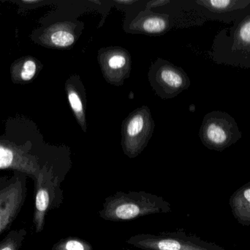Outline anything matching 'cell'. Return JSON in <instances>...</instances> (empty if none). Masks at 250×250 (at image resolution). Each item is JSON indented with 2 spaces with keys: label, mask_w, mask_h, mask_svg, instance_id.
<instances>
[{
  "label": "cell",
  "mask_w": 250,
  "mask_h": 250,
  "mask_svg": "<svg viewBox=\"0 0 250 250\" xmlns=\"http://www.w3.org/2000/svg\"><path fill=\"white\" fill-rule=\"evenodd\" d=\"M115 2L119 4H130L135 2V0H116Z\"/></svg>",
  "instance_id": "cell-20"
},
{
  "label": "cell",
  "mask_w": 250,
  "mask_h": 250,
  "mask_svg": "<svg viewBox=\"0 0 250 250\" xmlns=\"http://www.w3.org/2000/svg\"><path fill=\"white\" fill-rule=\"evenodd\" d=\"M52 167L44 166L35 181V212L33 223L35 232L40 233L45 226V216L50 209L57 208L62 202V181Z\"/></svg>",
  "instance_id": "cell-3"
},
{
  "label": "cell",
  "mask_w": 250,
  "mask_h": 250,
  "mask_svg": "<svg viewBox=\"0 0 250 250\" xmlns=\"http://www.w3.org/2000/svg\"><path fill=\"white\" fill-rule=\"evenodd\" d=\"M44 37L50 45L57 48L71 46L76 39L73 25L70 23L53 25L48 28Z\"/></svg>",
  "instance_id": "cell-13"
},
{
  "label": "cell",
  "mask_w": 250,
  "mask_h": 250,
  "mask_svg": "<svg viewBox=\"0 0 250 250\" xmlns=\"http://www.w3.org/2000/svg\"><path fill=\"white\" fill-rule=\"evenodd\" d=\"M239 131L234 120L223 113L206 116L201 129L203 143L214 151H222L239 139Z\"/></svg>",
  "instance_id": "cell-6"
},
{
  "label": "cell",
  "mask_w": 250,
  "mask_h": 250,
  "mask_svg": "<svg viewBox=\"0 0 250 250\" xmlns=\"http://www.w3.org/2000/svg\"><path fill=\"white\" fill-rule=\"evenodd\" d=\"M171 211V205L162 197L144 191H118L105 198L98 215L106 221L127 222Z\"/></svg>",
  "instance_id": "cell-1"
},
{
  "label": "cell",
  "mask_w": 250,
  "mask_h": 250,
  "mask_svg": "<svg viewBox=\"0 0 250 250\" xmlns=\"http://www.w3.org/2000/svg\"><path fill=\"white\" fill-rule=\"evenodd\" d=\"M65 89L72 111L83 132H86V94L80 78L72 76L66 82Z\"/></svg>",
  "instance_id": "cell-10"
},
{
  "label": "cell",
  "mask_w": 250,
  "mask_h": 250,
  "mask_svg": "<svg viewBox=\"0 0 250 250\" xmlns=\"http://www.w3.org/2000/svg\"><path fill=\"white\" fill-rule=\"evenodd\" d=\"M23 2L27 3V4H35V3L39 2V1H36V0H28V1H23Z\"/></svg>",
  "instance_id": "cell-21"
},
{
  "label": "cell",
  "mask_w": 250,
  "mask_h": 250,
  "mask_svg": "<svg viewBox=\"0 0 250 250\" xmlns=\"http://www.w3.org/2000/svg\"><path fill=\"white\" fill-rule=\"evenodd\" d=\"M198 4L214 12L232 11L235 9L246 7L250 4V1H231V0H211V1H200Z\"/></svg>",
  "instance_id": "cell-14"
},
{
  "label": "cell",
  "mask_w": 250,
  "mask_h": 250,
  "mask_svg": "<svg viewBox=\"0 0 250 250\" xmlns=\"http://www.w3.org/2000/svg\"><path fill=\"white\" fill-rule=\"evenodd\" d=\"M52 250H93V248L84 239L70 236L59 241L53 246Z\"/></svg>",
  "instance_id": "cell-15"
},
{
  "label": "cell",
  "mask_w": 250,
  "mask_h": 250,
  "mask_svg": "<svg viewBox=\"0 0 250 250\" xmlns=\"http://www.w3.org/2000/svg\"><path fill=\"white\" fill-rule=\"evenodd\" d=\"M37 64L35 60L28 59L22 63L19 71V77L23 82H29L36 74Z\"/></svg>",
  "instance_id": "cell-17"
},
{
  "label": "cell",
  "mask_w": 250,
  "mask_h": 250,
  "mask_svg": "<svg viewBox=\"0 0 250 250\" xmlns=\"http://www.w3.org/2000/svg\"><path fill=\"white\" fill-rule=\"evenodd\" d=\"M229 205L236 221L242 226H250V182L233 192Z\"/></svg>",
  "instance_id": "cell-12"
},
{
  "label": "cell",
  "mask_w": 250,
  "mask_h": 250,
  "mask_svg": "<svg viewBox=\"0 0 250 250\" xmlns=\"http://www.w3.org/2000/svg\"><path fill=\"white\" fill-rule=\"evenodd\" d=\"M154 127L149 109L146 106L130 113L122 127V146L125 155L130 159L139 156L148 145Z\"/></svg>",
  "instance_id": "cell-4"
},
{
  "label": "cell",
  "mask_w": 250,
  "mask_h": 250,
  "mask_svg": "<svg viewBox=\"0 0 250 250\" xmlns=\"http://www.w3.org/2000/svg\"><path fill=\"white\" fill-rule=\"evenodd\" d=\"M169 1H164V0H160V1H151L147 3V8L150 9L152 7H158V6L164 5V4L168 3Z\"/></svg>",
  "instance_id": "cell-19"
},
{
  "label": "cell",
  "mask_w": 250,
  "mask_h": 250,
  "mask_svg": "<svg viewBox=\"0 0 250 250\" xmlns=\"http://www.w3.org/2000/svg\"><path fill=\"white\" fill-rule=\"evenodd\" d=\"M169 26L168 16L155 13H141L132 21L130 25L132 31L149 35H159L167 30Z\"/></svg>",
  "instance_id": "cell-11"
},
{
  "label": "cell",
  "mask_w": 250,
  "mask_h": 250,
  "mask_svg": "<svg viewBox=\"0 0 250 250\" xmlns=\"http://www.w3.org/2000/svg\"><path fill=\"white\" fill-rule=\"evenodd\" d=\"M26 235V231L25 229L10 232L0 242V250H20Z\"/></svg>",
  "instance_id": "cell-16"
},
{
  "label": "cell",
  "mask_w": 250,
  "mask_h": 250,
  "mask_svg": "<svg viewBox=\"0 0 250 250\" xmlns=\"http://www.w3.org/2000/svg\"><path fill=\"white\" fill-rule=\"evenodd\" d=\"M126 242L142 250H225L216 244L187 234L183 230L159 235L142 233L131 236Z\"/></svg>",
  "instance_id": "cell-2"
},
{
  "label": "cell",
  "mask_w": 250,
  "mask_h": 250,
  "mask_svg": "<svg viewBox=\"0 0 250 250\" xmlns=\"http://www.w3.org/2000/svg\"><path fill=\"white\" fill-rule=\"evenodd\" d=\"M236 41L242 46H250V18L247 19L239 27L236 33Z\"/></svg>",
  "instance_id": "cell-18"
},
{
  "label": "cell",
  "mask_w": 250,
  "mask_h": 250,
  "mask_svg": "<svg viewBox=\"0 0 250 250\" xmlns=\"http://www.w3.org/2000/svg\"><path fill=\"white\" fill-rule=\"evenodd\" d=\"M98 61L104 78L108 83L123 85L130 74V55L122 47L101 48L98 52Z\"/></svg>",
  "instance_id": "cell-7"
},
{
  "label": "cell",
  "mask_w": 250,
  "mask_h": 250,
  "mask_svg": "<svg viewBox=\"0 0 250 250\" xmlns=\"http://www.w3.org/2000/svg\"><path fill=\"white\" fill-rule=\"evenodd\" d=\"M17 170L38 179L42 167L38 159L11 142L0 141V170Z\"/></svg>",
  "instance_id": "cell-8"
},
{
  "label": "cell",
  "mask_w": 250,
  "mask_h": 250,
  "mask_svg": "<svg viewBox=\"0 0 250 250\" xmlns=\"http://www.w3.org/2000/svg\"><path fill=\"white\" fill-rule=\"evenodd\" d=\"M148 79L156 94L162 98H173L190 85L182 68L161 59L151 66Z\"/></svg>",
  "instance_id": "cell-5"
},
{
  "label": "cell",
  "mask_w": 250,
  "mask_h": 250,
  "mask_svg": "<svg viewBox=\"0 0 250 250\" xmlns=\"http://www.w3.org/2000/svg\"><path fill=\"white\" fill-rule=\"evenodd\" d=\"M25 196V182L19 179L0 189V236L16 220L23 206Z\"/></svg>",
  "instance_id": "cell-9"
}]
</instances>
